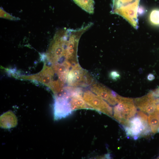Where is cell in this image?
Masks as SVG:
<instances>
[{
    "label": "cell",
    "instance_id": "5",
    "mask_svg": "<svg viewBox=\"0 0 159 159\" xmlns=\"http://www.w3.org/2000/svg\"><path fill=\"white\" fill-rule=\"evenodd\" d=\"M83 96L87 104L92 110L105 114L112 117V107L105 100L90 90H85Z\"/></svg>",
    "mask_w": 159,
    "mask_h": 159
},
{
    "label": "cell",
    "instance_id": "13",
    "mask_svg": "<svg viewBox=\"0 0 159 159\" xmlns=\"http://www.w3.org/2000/svg\"><path fill=\"white\" fill-rule=\"evenodd\" d=\"M149 19L152 24L159 26V9L153 10L150 13Z\"/></svg>",
    "mask_w": 159,
    "mask_h": 159
},
{
    "label": "cell",
    "instance_id": "4",
    "mask_svg": "<svg viewBox=\"0 0 159 159\" xmlns=\"http://www.w3.org/2000/svg\"><path fill=\"white\" fill-rule=\"evenodd\" d=\"M126 134L137 139L140 136H146L150 134V129L147 120L137 115L131 118L128 126H123Z\"/></svg>",
    "mask_w": 159,
    "mask_h": 159
},
{
    "label": "cell",
    "instance_id": "16",
    "mask_svg": "<svg viewBox=\"0 0 159 159\" xmlns=\"http://www.w3.org/2000/svg\"><path fill=\"white\" fill-rule=\"evenodd\" d=\"M155 78L154 75L152 74H149L147 76L148 80L149 81H152Z\"/></svg>",
    "mask_w": 159,
    "mask_h": 159
},
{
    "label": "cell",
    "instance_id": "12",
    "mask_svg": "<svg viewBox=\"0 0 159 159\" xmlns=\"http://www.w3.org/2000/svg\"><path fill=\"white\" fill-rule=\"evenodd\" d=\"M80 7L88 13L94 12L95 2L94 0H73Z\"/></svg>",
    "mask_w": 159,
    "mask_h": 159
},
{
    "label": "cell",
    "instance_id": "10",
    "mask_svg": "<svg viewBox=\"0 0 159 159\" xmlns=\"http://www.w3.org/2000/svg\"><path fill=\"white\" fill-rule=\"evenodd\" d=\"M72 64L69 62L64 61L62 64H54L53 69L58 76L59 80L65 83L67 79Z\"/></svg>",
    "mask_w": 159,
    "mask_h": 159
},
{
    "label": "cell",
    "instance_id": "14",
    "mask_svg": "<svg viewBox=\"0 0 159 159\" xmlns=\"http://www.w3.org/2000/svg\"><path fill=\"white\" fill-rule=\"evenodd\" d=\"M0 17L13 21H17L20 19L17 17L12 16L1 8L0 10Z\"/></svg>",
    "mask_w": 159,
    "mask_h": 159
},
{
    "label": "cell",
    "instance_id": "6",
    "mask_svg": "<svg viewBox=\"0 0 159 159\" xmlns=\"http://www.w3.org/2000/svg\"><path fill=\"white\" fill-rule=\"evenodd\" d=\"M158 102V100L153 95L151 92L143 97L135 99L134 101L136 107L149 115L157 111L156 104Z\"/></svg>",
    "mask_w": 159,
    "mask_h": 159
},
{
    "label": "cell",
    "instance_id": "17",
    "mask_svg": "<svg viewBox=\"0 0 159 159\" xmlns=\"http://www.w3.org/2000/svg\"><path fill=\"white\" fill-rule=\"evenodd\" d=\"M157 111L159 112V103L157 105Z\"/></svg>",
    "mask_w": 159,
    "mask_h": 159
},
{
    "label": "cell",
    "instance_id": "8",
    "mask_svg": "<svg viewBox=\"0 0 159 159\" xmlns=\"http://www.w3.org/2000/svg\"><path fill=\"white\" fill-rule=\"evenodd\" d=\"M72 112L69 99L62 97H55L54 107L55 120L65 117L70 115Z\"/></svg>",
    "mask_w": 159,
    "mask_h": 159
},
{
    "label": "cell",
    "instance_id": "2",
    "mask_svg": "<svg viewBox=\"0 0 159 159\" xmlns=\"http://www.w3.org/2000/svg\"><path fill=\"white\" fill-rule=\"evenodd\" d=\"M115 99L118 104L114 108L113 117L123 126H128L130 119L137 112L133 100L122 97L118 94Z\"/></svg>",
    "mask_w": 159,
    "mask_h": 159
},
{
    "label": "cell",
    "instance_id": "11",
    "mask_svg": "<svg viewBox=\"0 0 159 159\" xmlns=\"http://www.w3.org/2000/svg\"><path fill=\"white\" fill-rule=\"evenodd\" d=\"M148 125L153 133L159 132V112L157 111L150 114L148 117Z\"/></svg>",
    "mask_w": 159,
    "mask_h": 159
},
{
    "label": "cell",
    "instance_id": "9",
    "mask_svg": "<svg viewBox=\"0 0 159 159\" xmlns=\"http://www.w3.org/2000/svg\"><path fill=\"white\" fill-rule=\"evenodd\" d=\"M83 93L82 88L74 93L69 99V103L72 111L81 109L92 110L85 100L82 96Z\"/></svg>",
    "mask_w": 159,
    "mask_h": 159
},
{
    "label": "cell",
    "instance_id": "7",
    "mask_svg": "<svg viewBox=\"0 0 159 159\" xmlns=\"http://www.w3.org/2000/svg\"><path fill=\"white\" fill-rule=\"evenodd\" d=\"M90 89L92 92L109 104L114 105L117 103L115 98L117 94L102 84L95 82L90 86Z\"/></svg>",
    "mask_w": 159,
    "mask_h": 159
},
{
    "label": "cell",
    "instance_id": "15",
    "mask_svg": "<svg viewBox=\"0 0 159 159\" xmlns=\"http://www.w3.org/2000/svg\"><path fill=\"white\" fill-rule=\"evenodd\" d=\"M110 78L114 81H116L120 79L121 77L120 73L116 70H113L110 72L109 74Z\"/></svg>",
    "mask_w": 159,
    "mask_h": 159
},
{
    "label": "cell",
    "instance_id": "1",
    "mask_svg": "<svg viewBox=\"0 0 159 159\" xmlns=\"http://www.w3.org/2000/svg\"><path fill=\"white\" fill-rule=\"evenodd\" d=\"M139 1L140 0H113L111 13L121 16L137 29Z\"/></svg>",
    "mask_w": 159,
    "mask_h": 159
},
{
    "label": "cell",
    "instance_id": "3",
    "mask_svg": "<svg viewBox=\"0 0 159 159\" xmlns=\"http://www.w3.org/2000/svg\"><path fill=\"white\" fill-rule=\"evenodd\" d=\"M67 82L69 86L82 87L90 86L96 82L93 77L78 63L72 65L67 76Z\"/></svg>",
    "mask_w": 159,
    "mask_h": 159
}]
</instances>
